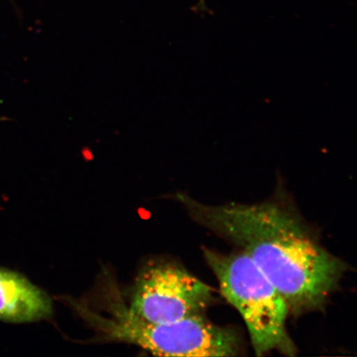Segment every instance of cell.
<instances>
[{
	"instance_id": "5b68a950",
	"label": "cell",
	"mask_w": 357,
	"mask_h": 357,
	"mask_svg": "<svg viewBox=\"0 0 357 357\" xmlns=\"http://www.w3.org/2000/svg\"><path fill=\"white\" fill-rule=\"evenodd\" d=\"M1 120H2V119H1V118H0V121H1Z\"/></svg>"
},
{
	"instance_id": "277c9868",
	"label": "cell",
	"mask_w": 357,
	"mask_h": 357,
	"mask_svg": "<svg viewBox=\"0 0 357 357\" xmlns=\"http://www.w3.org/2000/svg\"><path fill=\"white\" fill-rule=\"evenodd\" d=\"M52 312L46 292L19 272L0 266V322H38L50 318Z\"/></svg>"
},
{
	"instance_id": "7a4b0ae2",
	"label": "cell",
	"mask_w": 357,
	"mask_h": 357,
	"mask_svg": "<svg viewBox=\"0 0 357 357\" xmlns=\"http://www.w3.org/2000/svg\"><path fill=\"white\" fill-rule=\"evenodd\" d=\"M205 260L220 283L221 293L242 315L254 351L296 354L287 329L289 307L273 284L243 251L221 254L205 248Z\"/></svg>"
},
{
	"instance_id": "3957f363",
	"label": "cell",
	"mask_w": 357,
	"mask_h": 357,
	"mask_svg": "<svg viewBox=\"0 0 357 357\" xmlns=\"http://www.w3.org/2000/svg\"><path fill=\"white\" fill-rule=\"evenodd\" d=\"M213 301L208 285L180 266L165 263L142 272L129 310L146 322L167 324L202 314Z\"/></svg>"
},
{
	"instance_id": "6da1fadb",
	"label": "cell",
	"mask_w": 357,
	"mask_h": 357,
	"mask_svg": "<svg viewBox=\"0 0 357 357\" xmlns=\"http://www.w3.org/2000/svg\"><path fill=\"white\" fill-rule=\"evenodd\" d=\"M176 197L200 225L242 248L294 314L323 307L347 270L301 218L278 201L208 205L184 194Z\"/></svg>"
}]
</instances>
